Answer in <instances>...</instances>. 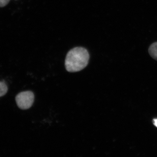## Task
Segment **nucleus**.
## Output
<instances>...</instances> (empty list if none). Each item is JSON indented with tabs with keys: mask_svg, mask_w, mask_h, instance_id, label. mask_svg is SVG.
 Returning <instances> with one entry per match:
<instances>
[{
	"mask_svg": "<svg viewBox=\"0 0 157 157\" xmlns=\"http://www.w3.org/2000/svg\"><path fill=\"white\" fill-rule=\"evenodd\" d=\"M149 53L153 58L157 60V42L153 43L150 46Z\"/></svg>",
	"mask_w": 157,
	"mask_h": 157,
	"instance_id": "7ed1b4c3",
	"label": "nucleus"
},
{
	"mask_svg": "<svg viewBox=\"0 0 157 157\" xmlns=\"http://www.w3.org/2000/svg\"><path fill=\"white\" fill-rule=\"evenodd\" d=\"M8 91V87L4 82H0V97L6 94Z\"/></svg>",
	"mask_w": 157,
	"mask_h": 157,
	"instance_id": "20e7f679",
	"label": "nucleus"
},
{
	"mask_svg": "<svg viewBox=\"0 0 157 157\" xmlns=\"http://www.w3.org/2000/svg\"><path fill=\"white\" fill-rule=\"evenodd\" d=\"M10 0H0V7H4L10 2Z\"/></svg>",
	"mask_w": 157,
	"mask_h": 157,
	"instance_id": "39448f33",
	"label": "nucleus"
},
{
	"mask_svg": "<svg viewBox=\"0 0 157 157\" xmlns=\"http://www.w3.org/2000/svg\"><path fill=\"white\" fill-rule=\"evenodd\" d=\"M89 59V54L86 48L81 47L73 48L68 52L66 56V70L70 73L81 71L87 66Z\"/></svg>",
	"mask_w": 157,
	"mask_h": 157,
	"instance_id": "f257e3e1",
	"label": "nucleus"
},
{
	"mask_svg": "<svg viewBox=\"0 0 157 157\" xmlns=\"http://www.w3.org/2000/svg\"><path fill=\"white\" fill-rule=\"evenodd\" d=\"M33 93L30 91L19 93L15 98L18 107L21 109H27L30 108L34 101Z\"/></svg>",
	"mask_w": 157,
	"mask_h": 157,
	"instance_id": "f03ea898",
	"label": "nucleus"
},
{
	"mask_svg": "<svg viewBox=\"0 0 157 157\" xmlns=\"http://www.w3.org/2000/svg\"><path fill=\"white\" fill-rule=\"evenodd\" d=\"M153 123L155 126L157 128V119H154L153 120Z\"/></svg>",
	"mask_w": 157,
	"mask_h": 157,
	"instance_id": "423d86ee",
	"label": "nucleus"
}]
</instances>
